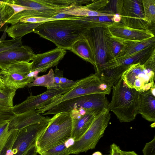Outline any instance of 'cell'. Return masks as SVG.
<instances>
[{
    "label": "cell",
    "mask_w": 155,
    "mask_h": 155,
    "mask_svg": "<svg viewBox=\"0 0 155 155\" xmlns=\"http://www.w3.org/2000/svg\"></svg>",
    "instance_id": "51"
},
{
    "label": "cell",
    "mask_w": 155,
    "mask_h": 155,
    "mask_svg": "<svg viewBox=\"0 0 155 155\" xmlns=\"http://www.w3.org/2000/svg\"><path fill=\"white\" fill-rule=\"evenodd\" d=\"M154 74L155 72L139 63L130 65L121 78L129 87L141 92L150 89L152 82L155 81Z\"/></svg>",
    "instance_id": "11"
},
{
    "label": "cell",
    "mask_w": 155,
    "mask_h": 155,
    "mask_svg": "<svg viewBox=\"0 0 155 155\" xmlns=\"http://www.w3.org/2000/svg\"><path fill=\"white\" fill-rule=\"evenodd\" d=\"M72 87L63 88L47 89L44 92L39 95H30L22 103L12 107L16 115L31 110H36L50 103L57 97L69 91Z\"/></svg>",
    "instance_id": "13"
},
{
    "label": "cell",
    "mask_w": 155,
    "mask_h": 155,
    "mask_svg": "<svg viewBox=\"0 0 155 155\" xmlns=\"http://www.w3.org/2000/svg\"><path fill=\"white\" fill-rule=\"evenodd\" d=\"M15 116L12 107L0 106V125L9 122Z\"/></svg>",
    "instance_id": "34"
},
{
    "label": "cell",
    "mask_w": 155,
    "mask_h": 155,
    "mask_svg": "<svg viewBox=\"0 0 155 155\" xmlns=\"http://www.w3.org/2000/svg\"><path fill=\"white\" fill-rule=\"evenodd\" d=\"M6 148L5 146L2 149L0 153V155H6Z\"/></svg>",
    "instance_id": "48"
},
{
    "label": "cell",
    "mask_w": 155,
    "mask_h": 155,
    "mask_svg": "<svg viewBox=\"0 0 155 155\" xmlns=\"http://www.w3.org/2000/svg\"><path fill=\"white\" fill-rule=\"evenodd\" d=\"M32 71L31 63L20 62L0 70V76L5 87L17 90L24 87L34 80L28 74Z\"/></svg>",
    "instance_id": "10"
},
{
    "label": "cell",
    "mask_w": 155,
    "mask_h": 155,
    "mask_svg": "<svg viewBox=\"0 0 155 155\" xmlns=\"http://www.w3.org/2000/svg\"><path fill=\"white\" fill-rule=\"evenodd\" d=\"M108 108L98 114L91 126L78 140L69 148L70 154H78L94 149L98 141L104 135L110 119Z\"/></svg>",
    "instance_id": "8"
},
{
    "label": "cell",
    "mask_w": 155,
    "mask_h": 155,
    "mask_svg": "<svg viewBox=\"0 0 155 155\" xmlns=\"http://www.w3.org/2000/svg\"><path fill=\"white\" fill-rule=\"evenodd\" d=\"M155 45V37L137 43L129 44L123 55L127 56Z\"/></svg>",
    "instance_id": "27"
},
{
    "label": "cell",
    "mask_w": 155,
    "mask_h": 155,
    "mask_svg": "<svg viewBox=\"0 0 155 155\" xmlns=\"http://www.w3.org/2000/svg\"><path fill=\"white\" fill-rule=\"evenodd\" d=\"M53 20L52 18H48L39 17H28L21 19L19 21L31 23H43Z\"/></svg>",
    "instance_id": "38"
},
{
    "label": "cell",
    "mask_w": 155,
    "mask_h": 155,
    "mask_svg": "<svg viewBox=\"0 0 155 155\" xmlns=\"http://www.w3.org/2000/svg\"><path fill=\"white\" fill-rule=\"evenodd\" d=\"M63 71L59 70L56 66L54 73V86L52 89H59L60 79L63 77Z\"/></svg>",
    "instance_id": "39"
},
{
    "label": "cell",
    "mask_w": 155,
    "mask_h": 155,
    "mask_svg": "<svg viewBox=\"0 0 155 155\" xmlns=\"http://www.w3.org/2000/svg\"><path fill=\"white\" fill-rule=\"evenodd\" d=\"M23 45L22 39L8 40L0 39V53Z\"/></svg>",
    "instance_id": "32"
},
{
    "label": "cell",
    "mask_w": 155,
    "mask_h": 155,
    "mask_svg": "<svg viewBox=\"0 0 155 155\" xmlns=\"http://www.w3.org/2000/svg\"><path fill=\"white\" fill-rule=\"evenodd\" d=\"M102 111H88L79 119H72L71 138L74 141L78 140L89 128L96 116Z\"/></svg>",
    "instance_id": "20"
},
{
    "label": "cell",
    "mask_w": 155,
    "mask_h": 155,
    "mask_svg": "<svg viewBox=\"0 0 155 155\" xmlns=\"http://www.w3.org/2000/svg\"><path fill=\"white\" fill-rule=\"evenodd\" d=\"M100 27L99 23L84 16H75L44 22L33 32L52 42L57 48L71 51L73 44L83 37L87 30Z\"/></svg>",
    "instance_id": "1"
},
{
    "label": "cell",
    "mask_w": 155,
    "mask_h": 155,
    "mask_svg": "<svg viewBox=\"0 0 155 155\" xmlns=\"http://www.w3.org/2000/svg\"><path fill=\"white\" fill-rule=\"evenodd\" d=\"M121 23L127 27L138 29H149L145 21L142 0H124Z\"/></svg>",
    "instance_id": "14"
},
{
    "label": "cell",
    "mask_w": 155,
    "mask_h": 155,
    "mask_svg": "<svg viewBox=\"0 0 155 155\" xmlns=\"http://www.w3.org/2000/svg\"><path fill=\"white\" fill-rule=\"evenodd\" d=\"M9 122L0 125V153L13 130L8 131Z\"/></svg>",
    "instance_id": "33"
},
{
    "label": "cell",
    "mask_w": 155,
    "mask_h": 155,
    "mask_svg": "<svg viewBox=\"0 0 155 155\" xmlns=\"http://www.w3.org/2000/svg\"><path fill=\"white\" fill-rule=\"evenodd\" d=\"M7 3L31 8L17 14L18 20L28 17L52 18L58 14L85 5L90 0H8Z\"/></svg>",
    "instance_id": "2"
},
{
    "label": "cell",
    "mask_w": 155,
    "mask_h": 155,
    "mask_svg": "<svg viewBox=\"0 0 155 155\" xmlns=\"http://www.w3.org/2000/svg\"><path fill=\"white\" fill-rule=\"evenodd\" d=\"M76 81H73L68 79L65 78L61 77L60 79L59 88H63L73 86L77 82Z\"/></svg>",
    "instance_id": "40"
},
{
    "label": "cell",
    "mask_w": 155,
    "mask_h": 155,
    "mask_svg": "<svg viewBox=\"0 0 155 155\" xmlns=\"http://www.w3.org/2000/svg\"><path fill=\"white\" fill-rule=\"evenodd\" d=\"M143 155H155V136L150 141L147 143L142 150Z\"/></svg>",
    "instance_id": "36"
},
{
    "label": "cell",
    "mask_w": 155,
    "mask_h": 155,
    "mask_svg": "<svg viewBox=\"0 0 155 155\" xmlns=\"http://www.w3.org/2000/svg\"><path fill=\"white\" fill-rule=\"evenodd\" d=\"M5 87L3 80L0 76V90L2 89Z\"/></svg>",
    "instance_id": "47"
},
{
    "label": "cell",
    "mask_w": 155,
    "mask_h": 155,
    "mask_svg": "<svg viewBox=\"0 0 155 155\" xmlns=\"http://www.w3.org/2000/svg\"><path fill=\"white\" fill-rule=\"evenodd\" d=\"M48 118L38 113L36 110L16 115L9 122L8 131L19 130L29 125L41 122Z\"/></svg>",
    "instance_id": "18"
},
{
    "label": "cell",
    "mask_w": 155,
    "mask_h": 155,
    "mask_svg": "<svg viewBox=\"0 0 155 155\" xmlns=\"http://www.w3.org/2000/svg\"><path fill=\"white\" fill-rule=\"evenodd\" d=\"M72 121L70 112H61L54 115L47 128L37 139L35 146L37 153L65 142L71 138Z\"/></svg>",
    "instance_id": "4"
},
{
    "label": "cell",
    "mask_w": 155,
    "mask_h": 155,
    "mask_svg": "<svg viewBox=\"0 0 155 155\" xmlns=\"http://www.w3.org/2000/svg\"><path fill=\"white\" fill-rule=\"evenodd\" d=\"M14 11L12 8L6 3V0L0 1V31L5 30V25L7 21L13 15Z\"/></svg>",
    "instance_id": "28"
},
{
    "label": "cell",
    "mask_w": 155,
    "mask_h": 155,
    "mask_svg": "<svg viewBox=\"0 0 155 155\" xmlns=\"http://www.w3.org/2000/svg\"><path fill=\"white\" fill-rule=\"evenodd\" d=\"M54 71L51 69L48 73L41 76H37L32 82L27 86L30 88L38 86L46 87L47 89H52L54 86Z\"/></svg>",
    "instance_id": "24"
},
{
    "label": "cell",
    "mask_w": 155,
    "mask_h": 155,
    "mask_svg": "<svg viewBox=\"0 0 155 155\" xmlns=\"http://www.w3.org/2000/svg\"><path fill=\"white\" fill-rule=\"evenodd\" d=\"M112 87L97 74H91L85 78L78 80L69 91L57 97L53 102L36 111L38 113L42 114L63 101L83 95L94 94H109Z\"/></svg>",
    "instance_id": "6"
},
{
    "label": "cell",
    "mask_w": 155,
    "mask_h": 155,
    "mask_svg": "<svg viewBox=\"0 0 155 155\" xmlns=\"http://www.w3.org/2000/svg\"><path fill=\"white\" fill-rule=\"evenodd\" d=\"M66 53L65 50L57 48L43 53L35 54L31 62L32 71L45 72L49 68L57 66Z\"/></svg>",
    "instance_id": "16"
},
{
    "label": "cell",
    "mask_w": 155,
    "mask_h": 155,
    "mask_svg": "<svg viewBox=\"0 0 155 155\" xmlns=\"http://www.w3.org/2000/svg\"><path fill=\"white\" fill-rule=\"evenodd\" d=\"M150 126L152 127H155V122H153V123Z\"/></svg>",
    "instance_id": "50"
},
{
    "label": "cell",
    "mask_w": 155,
    "mask_h": 155,
    "mask_svg": "<svg viewBox=\"0 0 155 155\" xmlns=\"http://www.w3.org/2000/svg\"><path fill=\"white\" fill-rule=\"evenodd\" d=\"M121 155H138L134 151H126L122 150L121 151Z\"/></svg>",
    "instance_id": "45"
},
{
    "label": "cell",
    "mask_w": 155,
    "mask_h": 155,
    "mask_svg": "<svg viewBox=\"0 0 155 155\" xmlns=\"http://www.w3.org/2000/svg\"><path fill=\"white\" fill-rule=\"evenodd\" d=\"M109 1L108 0H92L90 3L85 6L90 10L98 12L104 8Z\"/></svg>",
    "instance_id": "35"
},
{
    "label": "cell",
    "mask_w": 155,
    "mask_h": 155,
    "mask_svg": "<svg viewBox=\"0 0 155 155\" xmlns=\"http://www.w3.org/2000/svg\"><path fill=\"white\" fill-rule=\"evenodd\" d=\"M35 54L30 47L23 45L2 52L0 53V69L3 70L9 65L18 62H29Z\"/></svg>",
    "instance_id": "17"
},
{
    "label": "cell",
    "mask_w": 155,
    "mask_h": 155,
    "mask_svg": "<svg viewBox=\"0 0 155 155\" xmlns=\"http://www.w3.org/2000/svg\"><path fill=\"white\" fill-rule=\"evenodd\" d=\"M143 65L147 69L153 72L155 71V49L151 53Z\"/></svg>",
    "instance_id": "37"
},
{
    "label": "cell",
    "mask_w": 155,
    "mask_h": 155,
    "mask_svg": "<svg viewBox=\"0 0 155 155\" xmlns=\"http://www.w3.org/2000/svg\"><path fill=\"white\" fill-rule=\"evenodd\" d=\"M121 19V15L118 14H114L112 17L113 22L115 23H119L120 22Z\"/></svg>",
    "instance_id": "44"
},
{
    "label": "cell",
    "mask_w": 155,
    "mask_h": 155,
    "mask_svg": "<svg viewBox=\"0 0 155 155\" xmlns=\"http://www.w3.org/2000/svg\"><path fill=\"white\" fill-rule=\"evenodd\" d=\"M124 0H109L107 5L98 12L109 14L121 15Z\"/></svg>",
    "instance_id": "30"
},
{
    "label": "cell",
    "mask_w": 155,
    "mask_h": 155,
    "mask_svg": "<svg viewBox=\"0 0 155 155\" xmlns=\"http://www.w3.org/2000/svg\"><path fill=\"white\" fill-rule=\"evenodd\" d=\"M6 3L8 5L12 8L14 11V14L12 16L19 12L25 10H32V9L31 8L29 7L8 3L7 2V0H6Z\"/></svg>",
    "instance_id": "41"
},
{
    "label": "cell",
    "mask_w": 155,
    "mask_h": 155,
    "mask_svg": "<svg viewBox=\"0 0 155 155\" xmlns=\"http://www.w3.org/2000/svg\"><path fill=\"white\" fill-rule=\"evenodd\" d=\"M92 155H103V154L101 152L97 151L94 152Z\"/></svg>",
    "instance_id": "49"
},
{
    "label": "cell",
    "mask_w": 155,
    "mask_h": 155,
    "mask_svg": "<svg viewBox=\"0 0 155 155\" xmlns=\"http://www.w3.org/2000/svg\"><path fill=\"white\" fill-rule=\"evenodd\" d=\"M155 45L130 55L122 56L109 60L102 65L95 74L112 86L130 65L139 63L143 64L155 49Z\"/></svg>",
    "instance_id": "5"
},
{
    "label": "cell",
    "mask_w": 155,
    "mask_h": 155,
    "mask_svg": "<svg viewBox=\"0 0 155 155\" xmlns=\"http://www.w3.org/2000/svg\"><path fill=\"white\" fill-rule=\"evenodd\" d=\"M144 19L150 26L155 23V0H142Z\"/></svg>",
    "instance_id": "26"
},
{
    "label": "cell",
    "mask_w": 155,
    "mask_h": 155,
    "mask_svg": "<svg viewBox=\"0 0 155 155\" xmlns=\"http://www.w3.org/2000/svg\"><path fill=\"white\" fill-rule=\"evenodd\" d=\"M51 118L41 122L32 124L19 130H13L5 147L7 155H23L35 145L38 137L49 125Z\"/></svg>",
    "instance_id": "7"
},
{
    "label": "cell",
    "mask_w": 155,
    "mask_h": 155,
    "mask_svg": "<svg viewBox=\"0 0 155 155\" xmlns=\"http://www.w3.org/2000/svg\"><path fill=\"white\" fill-rule=\"evenodd\" d=\"M112 88V99L107 108L121 123L133 121L138 114L140 92L129 87L121 78Z\"/></svg>",
    "instance_id": "3"
},
{
    "label": "cell",
    "mask_w": 155,
    "mask_h": 155,
    "mask_svg": "<svg viewBox=\"0 0 155 155\" xmlns=\"http://www.w3.org/2000/svg\"><path fill=\"white\" fill-rule=\"evenodd\" d=\"M42 23L25 22L19 21L10 27H7L5 31L8 36L12 39H20L28 33L33 32L35 29Z\"/></svg>",
    "instance_id": "22"
},
{
    "label": "cell",
    "mask_w": 155,
    "mask_h": 155,
    "mask_svg": "<svg viewBox=\"0 0 155 155\" xmlns=\"http://www.w3.org/2000/svg\"><path fill=\"white\" fill-rule=\"evenodd\" d=\"M105 32L109 60L123 55L129 44L111 35L106 28Z\"/></svg>",
    "instance_id": "21"
},
{
    "label": "cell",
    "mask_w": 155,
    "mask_h": 155,
    "mask_svg": "<svg viewBox=\"0 0 155 155\" xmlns=\"http://www.w3.org/2000/svg\"><path fill=\"white\" fill-rule=\"evenodd\" d=\"M37 152L35 145L30 148L23 155H37Z\"/></svg>",
    "instance_id": "43"
},
{
    "label": "cell",
    "mask_w": 155,
    "mask_h": 155,
    "mask_svg": "<svg viewBox=\"0 0 155 155\" xmlns=\"http://www.w3.org/2000/svg\"><path fill=\"white\" fill-rule=\"evenodd\" d=\"M110 155H121V150L120 147L114 143L112 144L110 146Z\"/></svg>",
    "instance_id": "42"
},
{
    "label": "cell",
    "mask_w": 155,
    "mask_h": 155,
    "mask_svg": "<svg viewBox=\"0 0 155 155\" xmlns=\"http://www.w3.org/2000/svg\"><path fill=\"white\" fill-rule=\"evenodd\" d=\"M16 91L6 87L0 90V106L12 107L13 99Z\"/></svg>",
    "instance_id": "29"
},
{
    "label": "cell",
    "mask_w": 155,
    "mask_h": 155,
    "mask_svg": "<svg viewBox=\"0 0 155 155\" xmlns=\"http://www.w3.org/2000/svg\"><path fill=\"white\" fill-rule=\"evenodd\" d=\"M66 142L55 146L39 154L40 155H69V148Z\"/></svg>",
    "instance_id": "31"
},
{
    "label": "cell",
    "mask_w": 155,
    "mask_h": 155,
    "mask_svg": "<svg viewBox=\"0 0 155 155\" xmlns=\"http://www.w3.org/2000/svg\"><path fill=\"white\" fill-rule=\"evenodd\" d=\"M150 90L152 94L155 97V85L154 81L152 82Z\"/></svg>",
    "instance_id": "46"
},
{
    "label": "cell",
    "mask_w": 155,
    "mask_h": 155,
    "mask_svg": "<svg viewBox=\"0 0 155 155\" xmlns=\"http://www.w3.org/2000/svg\"><path fill=\"white\" fill-rule=\"evenodd\" d=\"M105 94H94L85 95L64 101L41 114L55 115L63 112L84 109L87 111H103L108 108L109 102Z\"/></svg>",
    "instance_id": "9"
},
{
    "label": "cell",
    "mask_w": 155,
    "mask_h": 155,
    "mask_svg": "<svg viewBox=\"0 0 155 155\" xmlns=\"http://www.w3.org/2000/svg\"><path fill=\"white\" fill-rule=\"evenodd\" d=\"M63 13L66 14L77 17L113 16L114 15L91 11L87 8L85 5L65 11Z\"/></svg>",
    "instance_id": "25"
},
{
    "label": "cell",
    "mask_w": 155,
    "mask_h": 155,
    "mask_svg": "<svg viewBox=\"0 0 155 155\" xmlns=\"http://www.w3.org/2000/svg\"><path fill=\"white\" fill-rule=\"evenodd\" d=\"M71 51L95 67L94 55L91 47L84 36L73 45Z\"/></svg>",
    "instance_id": "23"
},
{
    "label": "cell",
    "mask_w": 155,
    "mask_h": 155,
    "mask_svg": "<svg viewBox=\"0 0 155 155\" xmlns=\"http://www.w3.org/2000/svg\"><path fill=\"white\" fill-rule=\"evenodd\" d=\"M105 28L102 27L91 28L87 30L84 35L94 55L95 72L109 60Z\"/></svg>",
    "instance_id": "12"
},
{
    "label": "cell",
    "mask_w": 155,
    "mask_h": 155,
    "mask_svg": "<svg viewBox=\"0 0 155 155\" xmlns=\"http://www.w3.org/2000/svg\"><path fill=\"white\" fill-rule=\"evenodd\" d=\"M138 114L148 121L155 122V97L150 90L140 92Z\"/></svg>",
    "instance_id": "19"
},
{
    "label": "cell",
    "mask_w": 155,
    "mask_h": 155,
    "mask_svg": "<svg viewBox=\"0 0 155 155\" xmlns=\"http://www.w3.org/2000/svg\"><path fill=\"white\" fill-rule=\"evenodd\" d=\"M106 28L111 35L128 44L155 37L154 34L149 29H136L126 26L120 22H113Z\"/></svg>",
    "instance_id": "15"
}]
</instances>
